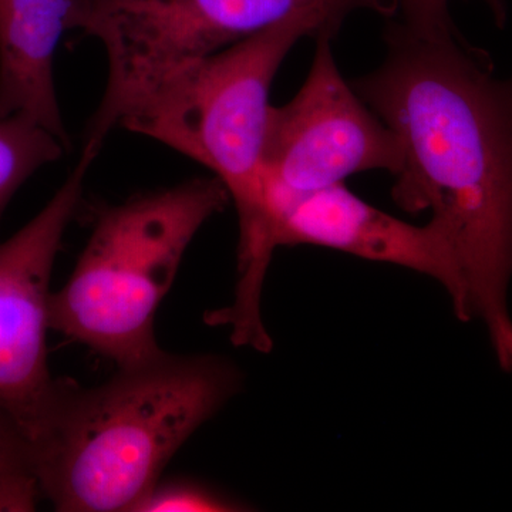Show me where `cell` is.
Instances as JSON below:
<instances>
[{"instance_id":"cell-8","label":"cell","mask_w":512,"mask_h":512,"mask_svg":"<svg viewBox=\"0 0 512 512\" xmlns=\"http://www.w3.org/2000/svg\"><path fill=\"white\" fill-rule=\"evenodd\" d=\"M276 247L312 245L412 269L443 286L454 315L471 320L466 279L447 229L414 225L363 201L345 183L268 198Z\"/></svg>"},{"instance_id":"cell-12","label":"cell","mask_w":512,"mask_h":512,"mask_svg":"<svg viewBox=\"0 0 512 512\" xmlns=\"http://www.w3.org/2000/svg\"><path fill=\"white\" fill-rule=\"evenodd\" d=\"M245 505L192 481H170L158 483L138 503L134 512H225L247 510Z\"/></svg>"},{"instance_id":"cell-1","label":"cell","mask_w":512,"mask_h":512,"mask_svg":"<svg viewBox=\"0 0 512 512\" xmlns=\"http://www.w3.org/2000/svg\"><path fill=\"white\" fill-rule=\"evenodd\" d=\"M387 55L353 84L399 138L393 201L431 210L466 279L471 318L483 320L498 365L512 372V76L460 36L414 35L390 23Z\"/></svg>"},{"instance_id":"cell-4","label":"cell","mask_w":512,"mask_h":512,"mask_svg":"<svg viewBox=\"0 0 512 512\" xmlns=\"http://www.w3.org/2000/svg\"><path fill=\"white\" fill-rule=\"evenodd\" d=\"M229 202L225 185L210 177L104 208L69 281L50 296V329L119 369L160 356L158 306L192 239Z\"/></svg>"},{"instance_id":"cell-6","label":"cell","mask_w":512,"mask_h":512,"mask_svg":"<svg viewBox=\"0 0 512 512\" xmlns=\"http://www.w3.org/2000/svg\"><path fill=\"white\" fill-rule=\"evenodd\" d=\"M332 40H315V56L301 90L269 111L266 198L332 187L365 171L396 175L402 168L399 138L343 79Z\"/></svg>"},{"instance_id":"cell-9","label":"cell","mask_w":512,"mask_h":512,"mask_svg":"<svg viewBox=\"0 0 512 512\" xmlns=\"http://www.w3.org/2000/svg\"><path fill=\"white\" fill-rule=\"evenodd\" d=\"M94 0H0V120L22 114L70 147L53 63L64 33L80 29Z\"/></svg>"},{"instance_id":"cell-3","label":"cell","mask_w":512,"mask_h":512,"mask_svg":"<svg viewBox=\"0 0 512 512\" xmlns=\"http://www.w3.org/2000/svg\"><path fill=\"white\" fill-rule=\"evenodd\" d=\"M343 20L306 13L248 37L168 77L119 127L197 161L225 185L238 215V278L225 308L239 326L262 320L261 296L276 251L264 177L269 92L279 66L305 39L338 35Z\"/></svg>"},{"instance_id":"cell-7","label":"cell","mask_w":512,"mask_h":512,"mask_svg":"<svg viewBox=\"0 0 512 512\" xmlns=\"http://www.w3.org/2000/svg\"><path fill=\"white\" fill-rule=\"evenodd\" d=\"M100 150V144L84 141L79 163L55 197L12 238L0 242V410L18 423L30 444L59 386L47 365L53 265Z\"/></svg>"},{"instance_id":"cell-10","label":"cell","mask_w":512,"mask_h":512,"mask_svg":"<svg viewBox=\"0 0 512 512\" xmlns=\"http://www.w3.org/2000/svg\"><path fill=\"white\" fill-rule=\"evenodd\" d=\"M66 150L55 134L22 114L0 120V222L19 188Z\"/></svg>"},{"instance_id":"cell-2","label":"cell","mask_w":512,"mask_h":512,"mask_svg":"<svg viewBox=\"0 0 512 512\" xmlns=\"http://www.w3.org/2000/svg\"><path fill=\"white\" fill-rule=\"evenodd\" d=\"M241 384L224 357L165 352L93 389L59 380L30 444L42 498L62 512H134Z\"/></svg>"},{"instance_id":"cell-5","label":"cell","mask_w":512,"mask_h":512,"mask_svg":"<svg viewBox=\"0 0 512 512\" xmlns=\"http://www.w3.org/2000/svg\"><path fill=\"white\" fill-rule=\"evenodd\" d=\"M370 10L384 18L397 0H94L80 30L103 43L109 79L84 141L103 144L138 101L168 77L306 13L345 22Z\"/></svg>"},{"instance_id":"cell-13","label":"cell","mask_w":512,"mask_h":512,"mask_svg":"<svg viewBox=\"0 0 512 512\" xmlns=\"http://www.w3.org/2000/svg\"><path fill=\"white\" fill-rule=\"evenodd\" d=\"M399 2V23L417 36L447 37L456 35L450 16V3L453 0H397ZM491 9L495 22L504 25L507 10L504 0H483Z\"/></svg>"},{"instance_id":"cell-11","label":"cell","mask_w":512,"mask_h":512,"mask_svg":"<svg viewBox=\"0 0 512 512\" xmlns=\"http://www.w3.org/2000/svg\"><path fill=\"white\" fill-rule=\"evenodd\" d=\"M40 498L30 441L0 410V511H33Z\"/></svg>"}]
</instances>
